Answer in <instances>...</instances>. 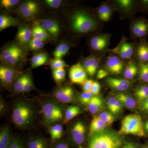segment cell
I'll return each instance as SVG.
<instances>
[{
	"label": "cell",
	"instance_id": "6da1fadb",
	"mask_svg": "<svg viewBox=\"0 0 148 148\" xmlns=\"http://www.w3.org/2000/svg\"><path fill=\"white\" fill-rule=\"evenodd\" d=\"M87 148H120L124 138L111 130H105L91 135Z\"/></svg>",
	"mask_w": 148,
	"mask_h": 148
},
{
	"label": "cell",
	"instance_id": "7a4b0ae2",
	"mask_svg": "<svg viewBox=\"0 0 148 148\" xmlns=\"http://www.w3.org/2000/svg\"><path fill=\"white\" fill-rule=\"evenodd\" d=\"M35 117L34 110L27 102L18 101L14 106L12 121L18 128L25 129L30 127L34 122Z\"/></svg>",
	"mask_w": 148,
	"mask_h": 148
},
{
	"label": "cell",
	"instance_id": "3957f363",
	"mask_svg": "<svg viewBox=\"0 0 148 148\" xmlns=\"http://www.w3.org/2000/svg\"><path fill=\"white\" fill-rule=\"evenodd\" d=\"M72 30L78 34H86L95 31L99 27L97 20L84 11H77L70 19Z\"/></svg>",
	"mask_w": 148,
	"mask_h": 148
},
{
	"label": "cell",
	"instance_id": "277c9868",
	"mask_svg": "<svg viewBox=\"0 0 148 148\" xmlns=\"http://www.w3.org/2000/svg\"><path fill=\"white\" fill-rule=\"evenodd\" d=\"M27 53L23 46L12 43L6 45L1 51V61L4 65L15 68L26 61Z\"/></svg>",
	"mask_w": 148,
	"mask_h": 148
},
{
	"label": "cell",
	"instance_id": "5b68a950",
	"mask_svg": "<svg viewBox=\"0 0 148 148\" xmlns=\"http://www.w3.org/2000/svg\"><path fill=\"white\" fill-rule=\"evenodd\" d=\"M118 134L121 135H132L144 137L145 135L144 125L139 115L130 114L125 117L121 121Z\"/></svg>",
	"mask_w": 148,
	"mask_h": 148
},
{
	"label": "cell",
	"instance_id": "8992f818",
	"mask_svg": "<svg viewBox=\"0 0 148 148\" xmlns=\"http://www.w3.org/2000/svg\"><path fill=\"white\" fill-rule=\"evenodd\" d=\"M63 109L61 105L53 101L45 102L42 107L44 121L47 124H52L61 121L64 118Z\"/></svg>",
	"mask_w": 148,
	"mask_h": 148
},
{
	"label": "cell",
	"instance_id": "52a82bcc",
	"mask_svg": "<svg viewBox=\"0 0 148 148\" xmlns=\"http://www.w3.org/2000/svg\"><path fill=\"white\" fill-rule=\"evenodd\" d=\"M19 73L15 68L5 65L0 67V79L1 85L4 88H8L13 85L17 78Z\"/></svg>",
	"mask_w": 148,
	"mask_h": 148
},
{
	"label": "cell",
	"instance_id": "ba28073f",
	"mask_svg": "<svg viewBox=\"0 0 148 148\" xmlns=\"http://www.w3.org/2000/svg\"><path fill=\"white\" fill-rule=\"evenodd\" d=\"M86 127L82 121H77L72 126L70 135L73 142L78 148H82L85 140Z\"/></svg>",
	"mask_w": 148,
	"mask_h": 148
},
{
	"label": "cell",
	"instance_id": "9c48e42d",
	"mask_svg": "<svg viewBox=\"0 0 148 148\" xmlns=\"http://www.w3.org/2000/svg\"><path fill=\"white\" fill-rule=\"evenodd\" d=\"M40 5L36 2L28 1L21 3L18 8V13L23 18L32 19L35 18L40 10Z\"/></svg>",
	"mask_w": 148,
	"mask_h": 148
},
{
	"label": "cell",
	"instance_id": "30bf717a",
	"mask_svg": "<svg viewBox=\"0 0 148 148\" xmlns=\"http://www.w3.org/2000/svg\"><path fill=\"white\" fill-rule=\"evenodd\" d=\"M86 72L79 63L72 66L69 70V75L72 82L82 85L87 80Z\"/></svg>",
	"mask_w": 148,
	"mask_h": 148
},
{
	"label": "cell",
	"instance_id": "8fae6325",
	"mask_svg": "<svg viewBox=\"0 0 148 148\" xmlns=\"http://www.w3.org/2000/svg\"><path fill=\"white\" fill-rule=\"evenodd\" d=\"M53 95L56 99L62 103H72L75 101V91L71 86H65L57 88Z\"/></svg>",
	"mask_w": 148,
	"mask_h": 148
},
{
	"label": "cell",
	"instance_id": "7c38bea8",
	"mask_svg": "<svg viewBox=\"0 0 148 148\" xmlns=\"http://www.w3.org/2000/svg\"><path fill=\"white\" fill-rule=\"evenodd\" d=\"M106 65L108 71L113 75H118L122 73L124 64L117 56H112L108 57Z\"/></svg>",
	"mask_w": 148,
	"mask_h": 148
},
{
	"label": "cell",
	"instance_id": "4fadbf2b",
	"mask_svg": "<svg viewBox=\"0 0 148 148\" xmlns=\"http://www.w3.org/2000/svg\"><path fill=\"white\" fill-rule=\"evenodd\" d=\"M39 23L51 36L54 38H58L60 33V27L57 21L51 18H45Z\"/></svg>",
	"mask_w": 148,
	"mask_h": 148
},
{
	"label": "cell",
	"instance_id": "5bb4252c",
	"mask_svg": "<svg viewBox=\"0 0 148 148\" xmlns=\"http://www.w3.org/2000/svg\"><path fill=\"white\" fill-rule=\"evenodd\" d=\"M114 53L118 54L120 58L124 59L131 58L133 53V47L132 44L123 41L117 47L111 50Z\"/></svg>",
	"mask_w": 148,
	"mask_h": 148
},
{
	"label": "cell",
	"instance_id": "9a60e30c",
	"mask_svg": "<svg viewBox=\"0 0 148 148\" xmlns=\"http://www.w3.org/2000/svg\"><path fill=\"white\" fill-rule=\"evenodd\" d=\"M110 37L108 34L97 35L92 37L90 41V46L92 50L101 51L105 49L109 42Z\"/></svg>",
	"mask_w": 148,
	"mask_h": 148
},
{
	"label": "cell",
	"instance_id": "2e32d148",
	"mask_svg": "<svg viewBox=\"0 0 148 148\" xmlns=\"http://www.w3.org/2000/svg\"><path fill=\"white\" fill-rule=\"evenodd\" d=\"M32 28L29 26H21L18 29L16 35V39L21 45H28L32 40Z\"/></svg>",
	"mask_w": 148,
	"mask_h": 148
},
{
	"label": "cell",
	"instance_id": "e0dca14e",
	"mask_svg": "<svg viewBox=\"0 0 148 148\" xmlns=\"http://www.w3.org/2000/svg\"><path fill=\"white\" fill-rule=\"evenodd\" d=\"M132 32L137 38L145 36L148 33V21L142 19L135 21L132 26Z\"/></svg>",
	"mask_w": 148,
	"mask_h": 148
},
{
	"label": "cell",
	"instance_id": "ac0fdd59",
	"mask_svg": "<svg viewBox=\"0 0 148 148\" xmlns=\"http://www.w3.org/2000/svg\"><path fill=\"white\" fill-rule=\"evenodd\" d=\"M100 64V59L94 56H90L84 59L83 61L84 68L86 73L91 76L94 75Z\"/></svg>",
	"mask_w": 148,
	"mask_h": 148
},
{
	"label": "cell",
	"instance_id": "d6986e66",
	"mask_svg": "<svg viewBox=\"0 0 148 148\" xmlns=\"http://www.w3.org/2000/svg\"><path fill=\"white\" fill-rule=\"evenodd\" d=\"M33 38L42 41H45L49 39L50 35L40 25L39 22H36L32 28Z\"/></svg>",
	"mask_w": 148,
	"mask_h": 148
},
{
	"label": "cell",
	"instance_id": "ffe728a7",
	"mask_svg": "<svg viewBox=\"0 0 148 148\" xmlns=\"http://www.w3.org/2000/svg\"><path fill=\"white\" fill-rule=\"evenodd\" d=\"M115 97L126 108L132 110L136 107V102L135 99L130 95L123 92H118L116 94Z\"/></svg>",
	"mask_w": 148,
	"mask_h": 148
},
{
	"label": "cell",
	"instance_id": "44dd1931",
	"mask_svg": "<svg viewBox=\"0 0 148 148\" xmlns=\"http://www.w3.org/2000/svg\"><path fill=\"white\" fill-rule=\"evenodd\" d=\"M107 125L100 117H94L90 123L89 135L91 136L105 130Z\"/></svg>",
	"mask_w": 148,
	"mask_h": 148
},
{
	"label": "cell",
	"instance_id": "7402d4cb",
	"mask_svg": "<svg viewBox=\"0 0 148 148\" xmlns=\"http://www.w3.org/2000/svg\"><path fill=\"white\" fill-rule=\"evenodd\" d=\"M47 54L44 52H40L33 56L31 59V68L35 69L45 65L48 61Z\"/></svg>",
	"mask_w": 148,
	"mask_h": 148
},
{
	"label": "cell",
	"instance_id": "603a6c76",
	"mask_svg": "<svg viewBox=\"0 0 148 148\" xmlns=\"http://www.w3.org/2000/svg\"><path fill=\"white\" fill-rule=\"evenodd\" d=\"M112 11L108 5L104 4L100 6L97 11L98 18L103 21H108L110 19Z\"/></svg>",
	"mask_w": 148,
	"mask_h": 148
},
{
	"label": "cell",
	"instance_id": "cb8c5ba5",
	"mask_svg": "<svg viewBox=\"0 0 148 148\" xmlns=\"http://www.w3.org/2000/svg\"><path fill=\"white\" fill-rule=\"evenodd\" d=\"M107 105L108 108L114 115L118 114L122 110L123 105L115 97L109 98L107 101Z\"/></svg>",
	"mask_w": 148,
	"mask_h": 148
},
{
	"label": "cell",
	"instance_id": "d4e9b609",
	"mask_svg": "<svg viewBox=\"0 0 148 148\" xmlns=\"http://www.w3.org/2000/svg\"><path fill=\"white\" fill-rule=\"evenodd\" d=\"M10 131L8 127L1 128L0 132V148H8L11 142Z\"/></svg>",
	"mask_w": 148,
	"mask_h": 148
},
{
	"label": "cell",
	"instance_id": "484cf974",
	"mask_svg": "<svg viewBox=\"0 0 148 148\" xmlns=\"http://www.w3.org/2000/svg\"><path fill=\"white\" fill-rule=\"evenodd\" d=\"M103 105L102 98L100 96L94 95L88 105V108L91 113L95 114L100 110Z\"/></svg>",
	"mask_w": 148,
	"mask_h": 148
},
{
	"label": "cell",
	"instance_id": "4316f807",
	"mask_svg": "<svg viewBox=\"0 0 148 148\" xmlns=\"http://www.w3.org/2000/svg\"><path fill=\"white\" fill-rule=\"evenodd\" d=\"M18 21L15 18L8 15L1 14L0 16V31L1 32L8 27L17 25Z\"/></svg>",
	"mask_w": 148,
	"mask_h": 148
},
{
	"label": "cell",
	"instance_id": "83f0119b",
	"mask_svg": "<svg viewBox=\"0 0 148 148\" xmlns=\"http://www.w3.org/2000/svg\"><path fill=\"white\" fill-rule=\"evenodd\" d=\"M82 111L79 107L77 106H69L66 108L64 112V123H66L75 117Z\"/></svg>",
	"mask_w": 148,
	"mask_h": 148
},
{
	"label": "cell",
	"instance_id": "f1b7e54d",
	"mask_svg": "<svg viewBox=\"0 0 148 148\" xmlns=\"http://www.w3.org/2000/svg\"><path fill=\"white\" fill-rule=\"evenodd\" d=\"M138 72V67L133 61H130L128 62L124 72V76L125 79H132L134 78Z\"/></svg>",
	"mask_w": 148,
	"mask_h": 148
},
{
	"label": "cell",
	"instance_id": "f546056e",
	"mask_svg": "<svg viewBox=\"0 0 148 148\" xmlns=\"http://www.w3.org/2000/svg\"><path fill=\"white\" fill-rule=\"evenodd\" d=\"M28 74L26 73L21 75L15 81L13 84V90L14 93L19 94L24 92V84Z\"/></svg>",
	"mask_w": 148,
	"mask_h": 148
},
{
	"label": "cell",
	"instance_id": "4dcf8cb0",
	"mask_svg": "<svg viewBox=\"0 0 148 148\" xmlns=\"http://www.w3.org/2000/svg\"><path fill=\"white\" fill-rule=\"evenodd\" d=\"M70 48V46L68 44L65 42L61 43L57 46L53 51L54 58L62 59L69 52Z\"/></svg>",
	"mask_w": 148,
	"mask_h": 148
},
{
	"label": "cell",
	"instance_id": "1f68e13d",
	"mask_svg": "<svg viewBox=\"0 0 148 148\" xmlns=\"http://www.w3.org/2000/svg\"><path fill=\"white\" fill-rule=\"evenodd\" d=\"M28 148H47V143L43 138L36 137L29 140Z\"/></svg>",
	"mask_w": 148,
	"mask_h": 148
},
{
	"label": "cell",
	"instance_id": "d6a6232c",
	"mask_svg": "<svg viewBox=\"0 0 148 148\" xmlns=\"http://www.w3.org/2000/svg\"><path fill=\"white\" fill-rule=\"evenodd\" d=\"M137 56L140 61L144 63L148 62V45L143 43L138 47Z\"/></svg>",
	"mask_w": 148,
	"mask_h": 148
},
{
	"label": "cell",
	"instance_id": "836d02e7",
	"mask_svg": "<svg viewBox=\"0 0 148 148\" xmlns=\"http://www.w3.org/2000/svg\"><path fill=\"white\" fill-rule=\"evenodd\" d=\"M49 132L51 138L52 140H59L63 135V126L58 123L53 125L49 128Z\"/></svg>",
	"mask_w": 148,
	"mask_h": 148
},
{
	"label": "cell",
	"instance_id": "e575fe53",
	"mask_svg": "<svg viewBox=\"0 0 148 148\" xmlns=\"http://www.w3.org/2000/svg\"><path fill=\"white\" fill-rule=\"evenodd\" d=\"M52 75L56 83L58 86H60L66 77V70L65 69H54L52 71Z\"/></svg>",
	"mask_w": 148,
	"mask_h": 148
},
{
	"label": "cell",
	"instance_id": "d590c367",
	"mask_svg": "<svg viewBox=\"0 0 148 148\" xmlns=\"http://www.w3.org/2000/svg\"><path fill=\"white\" fill-rule=\"evenodd\" d=\"M135 95L138 102L148 98V85H144L138 87L135 92Z\"/></svg>",
	"mask_w": 148,
	"mask_h": 148
},
{
	"label": "cell",
	"instance_id": "8d00e7d4",
	"mask_svg": "<svg viewBox=\"0 0 148 148\" xmlns=\"http://www.w3.org/2000/svg\"><path fill=\"white\" fill-rule=\"evenodd\" d=\"M116 3L119 8L123 12H129L134 6V1L131 0H118Z\"/></svg>",
	"mask_w": 148,
	"mask_h": 148
},
{
	"label": "cell",
	"instance_id": "74e56055",
	"mask_svg": "<svg viewBox=\"0 0 148 148\" xmlns=\"http://www.w3.org/2000/svg\"><path fill=\"white\" fill-rule=\"evenodd\" d=\"M107 83L110 87L117 91H125L124 88L120 82L119 79L117 78L109 77L106 80Z\"/></svg>",
	"mask_w": 148,
	"mask_h": 148
},
{
	"label": "cell",
	"instance_id": "f35d334b",
	"mask_svg": "<svg viewBox=\"0 0 148 148\" xmlns=\"http://www.w3.org/2000/svg\"><path fill=\"white\" fill-rule=\"evenodd\" d=\"M44 45L43 42L34 38H32L28 44L29 48L32 51L41 50L43 47Z\"/></svg>",
	"mask_w": 148,
	"mask_h": 148
},
{
	"label": "cell",
	"instance_id": "ab89813d",
	"mask_svg": "<svg viewBox=\"0 0 148 148\" xmlns=\"http://www.w3.org/2000/svg\"><path fill=\"white\" fill-rule=\"evenodd\" d=\"M99 116L107 125L112 124L115 120L114 115L109 112H102L99 114Z\"/></svg>",
	"mask_w": 148,
	"mask_h": 148
},
{
	"label": "cell",
	"instance_id": "60d3db41",
	"mask_svg": "<svg viewBox=\"0 0 148 148\" xmlns=\"http://www.w3.org/2000/svg\"><path fill=\"white\" fill-rule=\"evenodd\" d=\"M140 77L143 82L148 83V63H143L140 66Z\"/></svg>",
	"mask_w": 148,
	"mask_h": 148
},
{
	"label": "cell",
	"instance_id": "b9f144b4",
	"mask_svg": "<svg viewBox=\"0 0 148 148\" xmlns=\"http://www.w3.org/2000/svg\"><path fill=\"white\" fill-rule=\"evenodd\" d=\"M94 96V95L91 91L84 92L80 95L79 101L82 105H88Z\"/></svg>",
	"mask_w": 148,
	"mask_h": 148
},
{
	"label": "cell",
	"instance_id": "7bdbcfd3",
	"mask_svg": "<svg viewBox=\"0 0 148 148\" xmlns=\"http://www.w3.org/2000/svg\"><path fill=\"white\" fill-rule=\"evenodd\" d=\"M50 65L51 69H65L69 66L65 63V61L62 59H56L54 58L51 62Z\"/></svg>",
	"mask_w": 148,
	"mask_h": 148
},
{
	"label": "cell",
	"instance_id": "ee69618b",
	"mask_svg": "<svg viewBox=\"0 0 148 148\" xmlns=\"http://www.w3.org/2000/svg\"><path fill=\"white\" fill-rule=\"evenodd\" d=\"M20 2L19 0H1V6L3 8L8 10L12 8Z\"/></svg>",
	"mask_w": 148,
	"mask_h": 148
},
{
	"label": "cell",
	"instance_id": "f6af8a7d",
	"mask_svg": "<svg viewBox=\"0 0 148 148\" xmlns=\"http://www.w3.org/2000/svg\"><path fill=\"white\" fill-rule=\"evenodd\" d=\"M8 148H26L23 141L18 137H14Z\"/></svg>",
	"mask_w": 148,
	"mask_h": 148
},
{
	"label": "cell",
	"instance_id": "bcb514c9",
	"mask_svg": "<svg viewBox=\"0 0 148 148\" xmlns=\"http://www.w3.org/2000/svg\"><path fill=\"white\" fill-rule=\"evenodd\" d=\"M139 109L140 112L148 116V98L139 102Z\"/></svg>",
	"mask_w": 148,
	"mask_h": 148
},
{
	"label": "cell",
	"instance_id": "7dc6e473",
	"mask_svg": "<svg viewBox=\"0 0 148 148\" xmlns=\"http://www.w3.org/2000/svg\"><path fill=\"white\" fill-rule=\"evenodd\" d=\"M45 2L49 7L57 8L63 4V1L61 0H45Z\"/></svg>",
	"mask_w": 148,
	"mask_h": 148
},
{
	"label": "cell",
	"instance_id": "c3c4849f",
	"mask_svg": "<svg viewBox=\"0 0 148 148\" xmlns=\"http://www.w3.org/2000/svg\"><path fill=\"white\" fill-rule=\"evenodd\" d=\"M34 88V84L31 76L28 74L24 86V92H29Z\"/></svg>",
	"mask_w": 148,
	"mask_h": 148
},
{
	"label": "cell",
	"instance_id": "681fc988",
	"mask_svg": "<svg viewBox=\"0 0 148 148\" xmlns=\"http://www.w3.org/2000/svg\"><path fill=\"white\" fill-rule=\"evenodd\" d=\"M94 81L91 79H87L82 84V88L84 92H88L91 91L92 84Z\"/></svg>",
	"mask_w": 148,
	"mask_h": 148
},
{
	"label": "cell",
	"instance_id": "f907efd6",
	"mask_svg": "<svg viewBox=\"0 0 148 148\" xmlns=\"http://www.w3.org/2000/svg\"><path fill=\"white\" fill-rule=\"evenodd\" d=\"M100 90H101V86L100 84L97 82H94L90 91L94 95H97L99 94Z\"/></svg>",
	"mask_w": 148,
	"mask_h": 148
},
{
	"label": "cell",
	"instance_id": "816d5d0a",
	"mask_svg": "<svg viewBox=\"0 0 148 148\" xmlns=\"http://www.w3.org/2000/svg\"><path fill=\"white\" fill-rule=\"evenodd\" d=\"M108 72L103 69H100L97 73V77L98 79H101L108 75Z\"/></svg>",
	"mask_w": 148,
	"mask_h": 148
},
{
	"label": "cell",
	"instance_id": "f5cc1de1",
	"mask_svg": "<svg viewBox=\"0 0 148 148\" xmlns=\"http://www.w3.org/2000/svg\"><path fill=\"white\" fill-rule=\"evenodd\" d=\"M51 148H69V147L66 142H61L56 144Z\"/></svg>",
	"mask_w": 148,
	"mask_h": 148
},
{
	"label": "cell",
	"instance_id": "db71d44e",
	"mask_svg": "<svg viewBox=\"0 0 148 148\" xmlns=\"http://www.w3.org/2000/svg\"><path fill=\"white\" fill-rule=\"evenodd\" d=\"M120 148H139L138 146L135 145L134 143L131 142H127L123 143L122 145Z\"/></svg>",
	"mask_w": 148,
	"mask_h": 148
},
{
	"label": "cell",
	"instance_id": "11a10c76",
	"mask_svg": "<svg viewBox=\"0 0 148 148\" xmlns=\"http://www.w3.org/2000/svg\"><path fill=\"white\" fill-rule=\"evenodd\" d=\"M142 5L146 9H148V0H144L141 1Z\"/></svg>",
	"mask_w": 148,
	"mask_h": 148
},
{
	"label": "cell",
	"instance_id": "9f6ffc18",
	"mask_svg": "<svg viewBox=\"0 0 148 148\" xmlns=\"http://www.w3.org/2000/svg\"><path fill=\"white\" fill-rule=\"evenodd\" d=\"M144 127H145V131L148 133V120L146 122L144 125Z\"/></svg>",
	"mask_w": 148,
	"mask_h": 148
},
{
	"label": "cell",
	"instance_id": "6f0895ef",
	"mask_svg": "<svg viewBox=\"0 0 148 148\" xmlns=\"http://www.w3.org/2000/svg\"><path fill=\"white\" fill-rule=\"evenodd\" d=\"M144 148H148V145H146L144 146Z\"/></svg>",
	"mask_w": 148,
	"mask_h": 148
}]
</instances>
